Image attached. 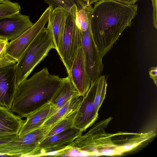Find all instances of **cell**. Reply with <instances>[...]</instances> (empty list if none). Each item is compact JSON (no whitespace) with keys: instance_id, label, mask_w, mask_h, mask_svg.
<instances>
[{"instance_id":"14","label":"cell","mask_w":157,"mask_h":157,"mask_svg":"<svg viewBox=\"0 0 157 157\" xmlns=\"http://www.w3.org/2000/svg\"><path fill=\"white\" fill-rule=\"evenodd\" d=\"M79 96V94L69 77L63 78L62 84L49 102L50 108L47 120L70 100Z\"/></svg>"},{"instance_id":"19","label":"cell","mask_w":157,"mask_h":157,"mask_svg":"<svg viewBox=\"0 0 157 157\" xmlns=\"http://www.w3.org/2000/svg\"><path fill=\"white\" fill-rule=\"evenodd\" d=\"M96 79L97 87L94 105L98 111L105 97L107 83L106 77L104 75L100 76Z\"/></svg>"},{"instance_id":"30","label":"cell","mask_w":157,"mask_h":157,"mask_svg":"<svg viewBox=\"0 0 157 157\" xmlns=\"http://www.w3.org/2000/svg\"><path fill=\"white\" fill-rule=\"evenodd\" d=\"M5 1V0H0V3L3 2Z\"/></svg>"},{"instance_id":"10","label":"cell","mask_w":157,"mask_h":157,"mask_svg":"<svg viewBox=\"0 0 157 157\" xmlns=\"http://www.w3.org/2000/svg\"><path fill=\"white\" fill-rule=\"evenodd\" d=\"M33 24L29 16L20 13L1 18L0 38L13 41Z\"/></svg>"},{"instance_id":"21","label":"cell","mask_w":157,"mask_h":157,"mask_svg":"<svg viewBox=\"0 0 157 157\" xmlns=\"http://www.w3.org/2000/svg\"><path fill=\"white\" fill-rule=\"evenodd\" d=\"M49 5L52 10L57 8H61L69 13L77 8L75 0H43Z\"/></svg>"},{"instance_id":"23","label":"cell","mask_w":157,"mask_h":157,"mask_svg":"<svg viewBox=\"0 0 157 157\" xmlns=\"http://www.w3.org/2000/svg\"><path fill=\"white\" fill-rule=\"evenodd\" d=\"M17 61L6 54L0 59V68L2 67L14 65Z\"/></svg>"},{"instance_id":"26","label":"cell","mask_w":157,"mask_h":157,"mask_svg":"<svg viewBox=\"0 0 157 157\" xmlns=\"http://www.w3.org/2000/svg\"><path fill=\"white\" fill-rule=\"evenodd\" d=\"M153 7V24L155 27L157 29V0H151Z\"/></svg>"},{"instance_id":"20","label":"cell","mask_w":157,"mask_h":157,"mask_svg":"<svg viewBox=\"0 0 157 157\" xmlns=\"http://www.w3.org/2000/svg\"><path fill=\"white\" fill-rule=\"evenodd\" d=\"M77 110L59 121L51 129L47 137L51 136L72 128L74 118Z\"/></svg>"},{"instance_id":"17","label":"cell","mask_w":157,"mask_h":157,"mask_svg":"<svg viewBox=\"0 0 157 157\" xmlns=\"http://www.w3.org/2000/svg\"><path fill=\"white\" fill-rule=\"evenodd\" d=\"M82 97L79 96L70 100L47 119L42 126H50L55 124L77 111L81 103Z\"/></svg>"},{"instance_id":"18","label":"cell","mask_w":157,"mask_h":157,"mask_svg":"<svg viewBox=\"0 0 157 157\" xmlns=\"http://www.w3.org/2000/svg\"><path fill=\"white\" fill-rule=\"evenodd\" d=\"M92 9L91 5L86 6L81 9H77L76 24L83 32H85L88 27Z\"/></svg>"},{"instance_id":"7","label":"cell","mask_w":157,"mask_h":157,"mask_svg":"<svg viewBox=\"0 0 157 157\" xmlns=\"http://www.w3.org/2000/svg\"><path fill=\"white\" fill-rule=\"evenodd\" d=\"M83 132L74 127L46 137L40 144L36 150L30 156L45 155L52 152H57V156L63 153L67 147Z\"/></svg>"},{"instance_id":"4","label":"cell","mask_w":157,"mask_h":157,"mask_svg":"<svg viewBox=\"0 0 157 157\" xmlns=\"http://www.w3.org/2000/svg\"><path fill=\"white\" fill-rule=\"evenodd\" d=\"M57 123L50 126H42L24 135L18 136L0 146V155L30 156Z\"/></svg>"},{"instance_id":"16","label":"cell","mask_w":157,"mask_h":157,"mask_svg":"<svg viewBox=\"0 0 157 157\" xmlns=\"http://www.w3.org/2000/svg\"><path fill=\"white\" fill-rule=\"evenodd\" d=\"M50 108L49 102L27 116L21 128L18 136L24 135L42 126L47 120Z\"/></svg>"},{"instance_id":"3","label":"cell","mask_w":157,"mask_h":157,"mask_svg":"<svg viewBox=\"0 0 157 157\" xmlns=\"http://www.w3.org/2000/svg\"><path fill=\"white\" fill-rule=\"evenodd\" d=\"M50 32L45 28L26 49L15 64L17 86L27 78L35 67L55 49Z\"/></svg>"},{"instance_id":"8","label":"cell","mask_w":157,"mask_h":157,"mask_svg":"<svg viewBox=\"0 0 157 157\" xmlns=\"http://www.w3.org/2000/svg\"><path fill=\"white\" fill-rule=\"evenodd\" d=\"M82 46L86 70L91 83L101 75L104 66L103 58L92 35L90 21L87 29L83 32Z\"/></svg>"},{"instance_id":"12","label":"cell","mask_w":157,"mask_h":157,"mask_svg":"<svg viewBox=\"0 0 157 157\" xmlns=\"http://www.w3.org/2000/svg\"><path fill=\"white\" fill-rule=\"evenodd\" d=\"M16 64L0 68V106L10 109L16 89Z\"/></svg>"},{"instance_id":"25","label":"cell","mask_w":157,"mask_h":157,"mask_svg":"<svg viewBox=\"0 0 157 157\" xmlns=\"http://www.w3.org/2000/svg\"><path fill=\"white\" fill-rule=\"evenodd\" d=\"M8 41L6 39L0 38V59L6 54V49Z\"/></svg>"},{"instance_id":"27","label":"cell","mask_w":157,"mask_h":157,"mask_svg":"<svg viewBox=\"0 0 157 157\" xmlns=\"http://www.w3.org/2000/svg\"><path fill=\"white\" fill-rule=\"evenodd\" d=\"M149 74L151 78L153 80L155 85L157 84V67H151L149 69Z\"/></svg>"},{"instance_id":"1","label":"cell","mask_w":157,"mask_h":157,"mask_svg":"<svg viewBox=\"0 0 157 157\" xmlns=\"http://www.w3.org/2000/svg\"><path fill=\"white\" fill-rule=\"evenodd\" d=\"M137 8V5H126L114 0H100L94 4L91 14L90 29L102 58L123 31L131 25Z\"/></svg>"},{"instance_id":"6","label":"cell","mask_w":157,"mask_h":157,"mask_svg":"<svg viewBox=\"0 0 157 157\" xmlns=\"http://www.w3.org/2000/svg\"><path fill=\"white\" fill-rule=\"evenodd\" d=\"M52 10L49 6L31 27L16 39L8 42L6 49V54L18 62L29 45L45 28Z\"/></svg>"},{"instance_id":"29","label":"cell","mask_w":157,"mask_h":157,"mask_svg":"<svg viewBox=\"0 0 157 157\" xmlns=\"http://www.w3.org/2000/svg\"><path fill=\"white\" fill-rule=\"evenodd\" d=\"M116 1L124 4L128 5H134L139 0H114Z\"/></svg>"},{"instance_id":"15","label":"cell","mask_w":157,"mask_h":157,"mask_svg":"<svg viewBox=\"0 0 157 157\" xmlns=\"http://www.w3.org/2000/svg\"><path fill=\"white\" fill-rule=\"evenodd\" d=\"M10 109L0 106V137L18 135L25 121Z\"/></svg>"},{"instance_id":"11","label":"cell","mask_w":157,"mask_h":157,"mask_svg":"<svg viewBox=\"0 0 157 157\" xmlns=\"http://www.w3.org/2000/svg\"><path fill=\"white\" fill-rule=\"evenodd\" d=\"M68 76L80 96L83 97L91 82L86 70L82 44L78 47Z\"/></svg>"},{"instance_id":"13","label":"cell","mask_w":157,"mask_h":157,"mask_svg":"<svg viewBox=\"0 0 157 157\" xmlns=\"http://www.w3.org/2000/svg\"><path fill=\"white\" fill-rule=\"evenodd\" d=\"M69 14L61 8L52 10L50 15L47 28L50 30L55 47L59 56L61 51L63 39L67 19Z\"/></svg>"},{"instance_id":"9","label":"cell","mask_w":157,"mask_h":157,"mask_svg":"<svg viewBox=\"0 0 157 157\" xmlns=\"http://www.w3.org/2000/svg\"><path fill=\"white\" fill-rule=\"evenodd\" d=\"M96 87V79L82 97L74 118L73 127L83 132L92 125L98 117V111L94 105Z\"/></svg>"},{"instance_id":"28","label":"cell","mask_w":157,"mask_h":157,"mask_svg":"<svg viewBox=\"0 0 157 157\" xmlns=\"http://www.w3.org/2000/svg\"><path fill=\"white\" fill-rule=\"evenodd\" d=\"M18 136L17 135H13L0 137V146L8 142Z\"/></svg>"},{"instance_id":"5","label":"cell","mask_w":157,"mask_h":157,"mask_svg":"<svg viewBox=\"0 0 157 157\" xmlns=\"http://www.w3.org/2000/svg\"><path fill=\"white\" fill-rule=\"evenodd\" d=\"M77 8L72 11L66 21L61 51L59 55L68 75L79 46L82 44L83 32L77 26Z\"/></svg>"},{"instance_id":"2","label":"cell","mask_w":157,"mask_h":157,"mask_svg":"<svg viewBox=\"0 0 157 157\" xmlns=\"http://www.w3.org/2000/svg\"><path fill=\"white\" fill-rule=\"evenodd\" d=\"M63 78L52 75L47 67L18 84L11 111L21 118L49 102L59 88Z\"/></svg>"},{"instance_id":"24","label":"cell","mask_w":157,"mask_h":157,"mask_svg":"<svg viewBox=\"0 0 157 157\" xmlns=\"http://www.w3.org/2000/svg\"><path fill=\"white\" fill-rule=\"evenodd\" d=\"M77 5V9H80L86 6L92 5L100 0H75Z\"/></svg>"},{"instance_id":"22","label":"cell","mask_w":157,"mask_h":157,"mask_svg":"<svg viewBox=\"0 0 157 157\" xmlns=\"http://www.w3.org/2000/svg\"><path fill=\"white\" fill-rule=\"evenodd\" d=\"M21 7L19 3L10 0L0 3V18L20 13Z\"/></svg>"}]
</instances>
